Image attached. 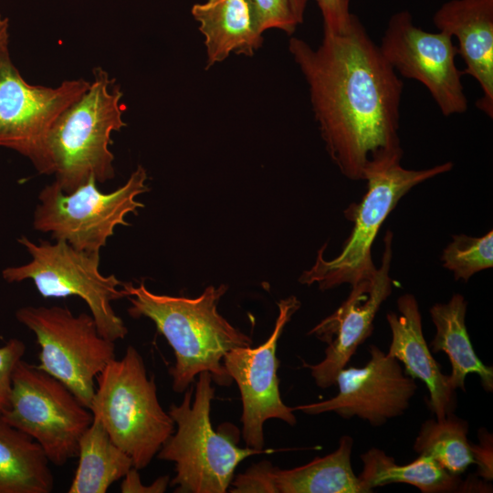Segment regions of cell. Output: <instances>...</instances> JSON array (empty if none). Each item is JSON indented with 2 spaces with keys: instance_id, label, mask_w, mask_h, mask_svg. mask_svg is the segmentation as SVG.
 I'll use <instances>...</instances> for the list:
<instances>
[{
  "instance_id": "6da1fadb",
  "label": "cell",
  "mask_w": 493,
  "mask_h": 493,
  "mask_svg": "<svg viewBox=\"0 0 493 493\" xmlns=\"http://www.w3.org/2000/svg\"><path fill=\"white\" fill-rule=\"evenodd\" d=\"M288 50L305 78L326 150L352 181L401 163L398 134L403 81L352 14L341 34L316 48L291 37Z\"/></svg>"
},
{
  "instance_id": "7a4b0ae2",
  "label": "cell",
  "mask_w": 493,
  "mask_h": 493,
  "mask_svg": "<svg viewBox=\"0 0 493 493\" xmlns=\"http://www.w3.org/2000/svg\"><path fill=\"white\" fill-rule=\"evenodd\" d=\"M121 288L131 303L129 315L152 320L173 348L175 363L169 373L174 392H185L202 372H210L220 386L231 385L223 358L231 350L251 346L252 339L217 310L226 285L209 286L196 298L156 294L143 282H122Z\"/></svg>"
},
{
  "instance_id": "3957f363",
  "label": "cell",
  "mask_w": 493,
  "mask_h": 493,
  "mask_svg": "<svg viewBox=\"0 0 493 493\" xmlns=\"http://www.w3.org/2000/svg\"><path fill=\"white\" fill-rule=\"evenodd\" d=\"M123 93L101 68L93 69L89 88L57 118L31 162L40 174L54 175L65 193L90 178L104 184L115 176L111 133L123 121Z\"/></svg>"
},
{
  "instance_id": "277c9868",
  "label": "cell",
  "mask_w": 493,
  "mask_h": 493,
  "mask_svg": "<svg viewBox=\"0 0 493 493\" xmlns=\"http://www.w3.org/2000/svg\"><path fill=\"white\" fill-rule=\"evenodd\" d=\"M212 381L210 372H200L195 388L189 386L182 403L173 404L168 411L177 429L156 456L175 464V476L169 484L176 493H225L246 457L273 452L239 447V431L233 425L224 424L220 431L213 428Z\"/></svg>"
},
{
  "instance_id": "5b68a950",
  "label": "cell",
  "mask_w": 493,
  "mask_h": 493,
  "mask_svg": "<svg viewBox=\"0 0 493 493\" xmlns=\"http://www.w3.org/2000/svg\"><path fill=\"white\" fill-rule=\"evenodd\" d=\"M89 409L114 444L145 468L174 432V422L160 404L153 377L142 357L129 346L120 360H111L98 375Z\"/></svg>"
},
{
  "instance_id": "8992f818",
  "label": "cell",
  "mask_w": 493,
  "mask_h": 493,
  "mask_svg": "<svg viewBox=\"0 0 493 493\" xmlns=\"http://www.w3.org/2000/svg\"><path fill=\"white\" fill-rule=\"evenodd\" d=\"M17 242L31 259L20 266L7 267L2 278L7 283L32 280L45 299L76 296L85 301L99 332L106 339H124L128 333L111 302L126 298L120 288L122 282L113 274L100 271V253L78 250L64 241H40L38 244L22 236Z\"/></svg>"
},
{
  "instance_id": "52a82bcc",
  "label": "cell",
  "mask_w": 493,
  "mask_h": 493,
  "mask_svg": "<svg viewBox=\"0 0 493 493\" xmlns=\"http://www.w3.org/2000/svg\"><path fill=\"white\" fill-rule=\"evenodd\" d=\"M147 178L145 168L138 165L128 180L110 193L98 189L94 178L70 193L53 182L38 194L33 227L78 250L100 253L117 226H129L126 215L137 214L144 206L136 198L149 191Z\"/></svg>"
},
{
  "instance_id": "ba28073f",
  "label": "cell",
  "mask_w": 493,
  "mask_h": 493,
  "mask_svg": "<svg viewBox=\"0 0 493 493\" xmlns=\"http://www.w3.org/2000/svg\"><path fill=\"white\" fill-rule=\"evenodd\" d=\"M452 168L450 162L423 170L405 169L399 163L372 174L366 180L367 191L362 201L345 211L354 226L341 253L326 260L325 246H322L315 264L302 273L299 282L316 283L320 290H327L345 283L352 286L372 277L377 268L372 262V246L385 218L413 187Z\"/></svg>"
},
{
  "instance_id": "9c48e42d",
  "label": "cell",
  "mask_w": 493,
  "mask_h": 493,
  "mask_svg": "<svg viewBox=\"0 0 493 493\" xmlns=\"http://www.w3.org/2000/svg\"><path fill=\"white\" fill-rule=\"evenodd\" d=\"M15 316L36 336V366L60 381L89 408L95 380L115 358V341L99 332L91 314L74 315L66 307L24 306Z\"/></svg>"
},
{
  "instance_id": "30bf717a",
  "label": "cell",
  "mask_w": 493,
  "mask_h": 493,
  "mask_svg": "<svg viewBox=\"0 0 493 493\" xmlns=\"http://www.w3.org/2000/svg\"><path fill=\"white\" fill-rule=\"evenodd\" d=\"M0 416L32 437L58 467L78 456L79 439L93 420L65 384L23 360L13 373L9 407Z\"/></svg>"
},
{
  "instance_id": "8fae6325",
  "label": "cell",
  "mask_w": 493,
  "mask_h": 493,
  "mask_svg": "<svg viewBox=\"0 0 493 493\" xmlns=\"http://www.w3.org/2000/svg\"><path fill=\"white\" fill-rule=\"evenodd\" d=\"M379 48L394 70L427 89L444 116L467 111L462 72L456 65L458 50L450 35L417 27L411 13L403 10L390 17Z\"/></svg>"
},
{
  "instance_id": "7c38bea8",
  "label": "cell",
  "mask_w": 493,
  "mask_h": 493,
  "mask_svg": "<svg viewBox=\"0 0 493 493\" xmlns=\"http://www.w3.org/2000/svg\"><path fill=\"white\" fill-rule=\"evenodd\" d=\"M278 305L279 312L274 330L264 343L256 348H236L223 358V364L241 394L243 439L246 446L257 450L265 445L263 425L267 419H279L289 425L297 423L292 407L287 406L280 397L277 346L300 302L290 296Z\"/></svg>"
},
{
  "instance_id": "4fadbf2b",
  "label": "cell",
  "mask_w": 493,
  "mask_h": 493,
  "mask_svg": "<svg viewBox=\"0 0 493 493\" xmlns=\"http://www.w3.org/2000/svg\"><path fill=\"white\" fill-rule=\"evenodd\" d=\"M90 86L84 79L58 87L31 85L12 61L8 46L0 49V147L32 162L61 112Z\"/></svg>"
},
{
  "instance_id": "5bb4252c",
  "label": "cell",
  "mask_w": 493,
  "mask_h": 493,
  "mask_svg": "<svg viewBox=\"0 0 493 493\" xmlns=\"http://www.w3.org/2000/svg\"><path fill=\"white\" fill-rule=\"evenodd\" d=\"M370 359L362 367L341 369L336 378L339 392L330 399L300 404L293 411L308 414L334 412L341 417H358L372 426L384 425L408 409L417 390L399 361L375 345L369 346Z\"/></svg>"
},
{
  "instance_id": "9a60e30c",
  "label": "cell",
  "mask_w": 493,
  "mask_h": 493,
  "mask_svg": "<svg viewBox=\"0 0 493 493\" xmlns=\"http://www.w3.org/2000/svg\"><path fill=\"white\" fill-rule=\"evenodd\" d=\"M392 239L393 233L387 231L381 265L374 274L351 286L343 303L309 332L328 343L321 362L313 365L303 362L320 388L335 384L339 372L346 367L357 348L373 331L376 313L392 293Z\"/></svg>"
},
{
  "instance_id": "2e32d148",
  "label": "cell",
  "mask_w": 493,
  "mask_h": 493,
  "mask_svg": "<svg viewBox=\"0 0 493 493\" xmlns=\"http://www.w3.org/2000/svg\"><path fill=\"white\" fill-rule=\"evenodd\" d=\"M353 439L341 437L332 453L290 469L263 460L238 474L232 493H363L351 467Z\"/></svg>"
},
{
  "instance_id": "e0dca14e",
  "label": "cell",
  "mask_w": 493,
  "mask_h": 493,
  "mask_svg": "<svg viewBox=\"0 0 493 493\" xmlns=\"http://www.w3.org/2000/svg\"><path fill=\"white\" fill-rule=\"evenodd\" d=\"M438 31L458 42L457 50L467 74L477 80L482 97L477 106L493 116V0H449L435 13Z\"/></svg>"
},
{
  "instance_id": "ac0fdd59",
  "label": "cell",
  "mask_w": 493,
  "mask_h": 493,
  "mask_svg": "<svg viewBox=\"0 0 493 493\" xmlns=\"http://www.w3.org/2000/svg\"><path fill=\"white\" fill-rule=\"evenodd\" d=\"M398 313L386 314L392 340L386 354L402 362L404 372L422 381L429 392V408L436 420L453 414L456 408V390L452 389L448 375L441 371L426 343L422 318L416 299L404 294L397 299Z\"/></svg>"
},
{
  "instance_id": "d6986e66",
  "label": "cell",
  "mask_w": 493,
  "mask_h": 493,
  "mask_svg": "<svg viewBox=\"0 0 493 493\" xmlns=\"http://www.w3.org/2000/svg\"><path fill=\"white\" fill-rule=\"evenodd\" d=\"M191 12L205 37L206 68L231 53L252 57L263 44L252 0H206Z\"/></svg>"
},
{
  "instance_id": "ffe728a7",
  "label": "cell",
  "mask_w": 493,
  "mask_h": 493,
  "mask_svg": "<svg viewBox=\"0 0 493 493\" xmlns=\"http://www.w3.org/2000/svg\"><path fill=\"white\" fill-rule=\"evenodd\" d=\"M467 302L460 294H455L446 303H436L430 309L435 326V335L430 343L433 352L447 354L451 373L448 375L452 389L465 391V380L470 373L479 376L482 387L493 390V367L485 365L477 356L466 326Z\"/></svg>"
},
{
  "instance_id": "44dd1931",
  "label": "cell",
  "mask_w": 493,
  "mask_h": 493,
  "mask_svg": "<svg viewBox=\"0 0 493 493\" xmlns=\"http://www.w3.org/2000/svg\"><path fill=\"white\" fill-rule=\"evenodd\" d=\"M42 447L0 416V493H49L54 477Z\"/></svg>"
},
{
  "instance_id": "7402d4cb",
  "label": "cell",
  "mask_w": 493,
  "mask_h": 493,
  "mask_svg": "<svg viewBox=\"0 0 493 493\" xmlns=\"http://www.w3.org/2000/svg\"><path fill=\"white\" fill-rule=\"evenodd\" d=\"M363 467L358 476L363 493L392 483H405L423 493L459 491L464 485L459 476L447 472L432 457L418 455L409 464L398 465L382 449L372 447L361 455Z\"/></svg>"
},
{
  "instance_id": "603a6c76",
  "label": "cell",
  "mask_w": 493,
  "mask_h": 493,
  "mask_svg": "<svg viewBox=\"0 0 493 493\" xmlns=\"http://www.w3.org/2000/svg\"><path fill=\"white\" fill-rule=\"evenodd\" d=\"M79 464L68 493H105L133 467L131 458L93 418L79 442Z\"/></svg>"
},
{
  "instance_id": "cb8c5ba5",
  "label": "cell",
  "mask_w": 493,
  "mask_h": 493,
  "mask_svg": "<svg viewBox=\"0 0 493 493\" xmlns=\"http://www.w3.org/2000/svg\"><path fill=\"white\" fill-rule=\"evenodd\" d=\"M468 424L454 414L442 420L428 419L421 425L414 449L432 457L447 472L459 476L474 463L467 438Z\"/></svg>"
},
{
  "instance_id": "d4e9b609",
  "label": "cell",
  "mask_w": 493,
  "mask_h": 493,
  "mask_svg": "<svg viewBox=\"0 0 493 493\" xmlns=\"http://www.w3.org/2000/svg\"><path fill=\"white\" fill-rule=\"evenodd\" d=\"M443 266L455 279L467 281L474 274L493 266V232L480 237L455 235L444 249Z\"/></svg>"
},
{
  "instance_id": "484cf974",
  "label": "cell",
  "mask_w": 493,
  "mask_h": 493,
  "mask_svg": "<svg viewBox=\"0 0 493 493\" xmlns=\"http://www.w3.org/2000/svg\"><path fill=\"white\" fill-rule=\"evenodd\" d=\"M252 1L262 33L274 28L291 35L299 25L292 12L289 0Z\"/></svg>"
},
{
  "instance_id": "4316f807",
  "label": "cell",
  "mask_w": 493,
  "mask_h": 493,
  "mask_svg": "<svg viewBox=\"0 0 493 493\" xmlns=\"http://www.w3.org/2000/svg\"><path fill=\"white\" fill-rule=\"evenodd\" d=\"M26 350L24 341L16 338L0 347V415L9 407L13 373Z\"/></svg>"
},
{
  "instance_id": "83f0119b",
  "label": "cell",
  "mask_w": 493,
  "mask_h": 493,
  "mask_svg": "<svg viewBox=\"0 0 493 493\" xmlns=\"http://www.w3.org/2000/svg\"><path fill=\"white\" fill-rule=\"evenodd\" d=\"M351 0H316L323 19V34H341L350 25Z\"/></svg>"
},
{
  "instance_id": "f1b7e54d",
  "label": "cell",
  "mask_w": 493,
  "mask_h": 493,
  "mask_svg": "<svg viewBox=\"0 0 493 493\" xmlns=\"http://www.w3.org/2000/svg\"><path fill=\"white\" fill-rule=\"evenodd\" d=\"M170 483L169 476L158 477L150 486L142 483L138 469L131 467L122 477L121 492L122 493H163Z\"/></svg>"
},
{
  "instance_id": "f546056e",
  "label": "cell",
  "mask_w": 493,
  "mask_h": 493,
  "mask_svg": "<svg viewBox=\"0 0 493 493\" xmlns=\"http://www.w3.org/2000/svg\"><path fill=\"white\" fill-rule=\"evenodd\" d=\"M478 445H472L474 463L478 466L479 476L487 480H492V438L488 432L480 431Z\"/></svg>"
},
{
  "instance_id": "4dcf8cb0",
  "label": "cell",
  "mask_w": 493,
  "mask_h": 493,
  "mask_svg": "<svg viewBox=\"0 0 493 493\" xmlns=\"http://www.w3.org/2000/svg\"><path fill=\"white\" fill-rule=\"evenodd\" d=\"M9 46V19L0 14V49Z\"/></svg>"
},
{
  "instance_id": "1f68e13d",
  "label": "cell",
  "mask_w": 493,
  "mask_h": 493,
  "mask_svg": "<svg viewBox=\"0 0 493 493\" xmlns=\"http://www.w3.org/2000/svg\"><path fill=\"white\" fill-rule=\"evenodd\" d=\"M307 2L308 0H289L292 12L299 24L303 22Z\"/></svg>"
}]
</instances>
